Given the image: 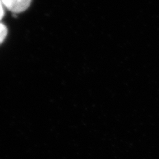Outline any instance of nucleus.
Listing matches in <instances>:
<instances>
[{
	"label": "nucleus",
	"mask_w": 159,
	"mask_h": 159,
	"mask_svg": "<svg viewBox=\"0 0 159 159\" xmlns=\"http://www.w3.org/2000/svg\"><path fill=\"white\" fill-rule=\"evenodd\" d=\"M3 6L15 13H21L31 5L32 0H1Z\"/></svg>",
	"instance_id": "1"
},
{
	"label": "nucleus",
	"mask_w": 159,
	"mask_h": 159,
	"mask_svg": "<svg viewBox=\"0 0 159 159\" xmlns=\"http://www.w3.org/2000/svg\"><path fill=\"white\" fill-rule=\"evenodd\" d=\"M7 28L3 23H0V44H1L7 37Z\"/></svg>",
	"instance_id": "2"
},
{
	"label": "nucleus",
	"mask_w": 159,
	"mask_h": 159,
	"mask_svg": "<svg viewBox=\"0 0 159 159\" xmlns=\"http://www.w3.org/2000/svg\"><path fill=\"white\" fill-rule=\"evenodd\" d=\"M3 4L1 0H0V21H1L2 19L3 18L4 16V9H3Z\"/></svg>",
	"instance_id": "3"
}]
</instances>
